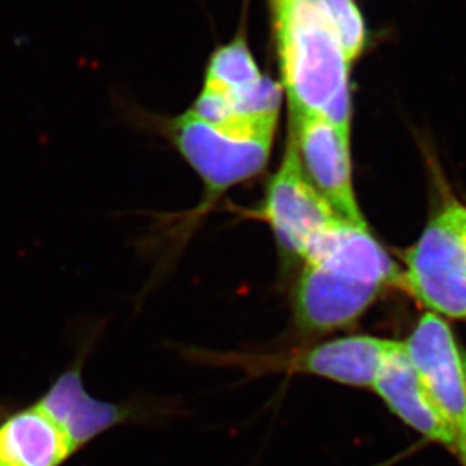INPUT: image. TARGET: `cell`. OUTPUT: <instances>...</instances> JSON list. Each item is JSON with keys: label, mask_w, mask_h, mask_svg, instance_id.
<instances>
[{"label": "cell", "mask_w": 466, "mask_h": 466, "mask_svg": "<svg viewBox=\"0 0 466 466\" xmlns=\"http://www.w3.org/2000/svg\"><path fill=\"white\" fill-rule=\"evenodd\" d=\"M291 114L323 116L349 132V64L325 0L273 2Z\"/></svg>", "instance_id": "cell-1"}, {"label": "cell", "mask_w": 466, "mask_h": 466, "mask_svg": "<svg viewBox=\"0 0 466 466\" xmlns=\"http://www.w3.org/2000/svg\"><path fill=\"white\" fill-rule=\"evenodd\" d=\"M128 124L162 137L189 163L206 187V203L195 211L194 218L210 206L229 187L257 176L268 165L270 139H247L216 130L187 110L180 115H160L141 106H121Z\"/></svg>", "instance_id": "cell-2"}, {"label": "cell", "mask_w": 466, "mask_h": 466, "mask_svg": "<svg viewBox=\"0 0 466 466\" xmlns=\"http://www.w3.org/2000/svg\"><path fill=\"white\" fill-rule=\"evenodd\" d=\"M403 284L438 316L466 319V242L449 215L431 220L406 256Z\"/></svg>", "instance_id": "cell-3"}, {"label": "cell", "mask_w": 466, "mask_h": 466, "mask_svg": "<svg viewBox=\"0 0 466 466\" xmlns=\"http://www.w3.org/2000/svg\"><path fill=\"white\" fill-rule=\"evenodd\" d=\"M96 334L80 348L79 355L57 376L36 403L66 431L77 450L91 444L98 436L114 427L127 422L155 421L156 414L162 412L155 400L123 401L109 403L91 396L84 383V364L93 348Z\"/></svg>", "instance_id": "cell-4"}, {"label": "cell", "mask_w": 466, "mask_h": 466, "mask_svg": "<svg viewBox=\"0 0 466 466\" xmlns=\"http://www.w3.org/2000/svg\"><path fill=\"white\" fill-rule=\"evenodd\" d=\"M403 346L418 378L456 431L458 450L466 444V387L462 355L453 332L447 321L429 312Z\"/></svg>", "instance_id": "cell-5"}, {"label": "cell", "mask_w": 466, "mask_h": 466, "mask_svg": "<svg viewBox=\"0 0 466 466\" xmlns=\"http://www.w3.org/2000/svg\"><path fill=\"white\" fill-rule=\"evenodd\" d=\"M264 218L272 225L281 247L302 258L309 243L339 218L305 176L291 137L281 167L268 185Z\"/></svg>", "instance_id": "cell-6"}, {"label": "cell", "mask_w": 466, "mask_h": 466, "mask_svg": "<svg viewBox=\"0 0 466 466\" xmlns=\"http://www.w3.org/2000/svg\"><path fill=\"white\" fill-rule=\"evenodd\" d=\"M291 139L312 186L339 218L362 224L364 219L353 194L349 132L319 115L291 114Z\"/></svg>", "instance_id": "cell-7"}, {"label": "cell", "mask_w": 466, "mask_h": 466, "mask_svg": "<svg viewBox=\"0 0 466 466\" xmlns=\"http://www.w3.org/2000/svg\"><path fill=\"white\" fill-rule=\"evenodd\" d=\"M305 263L371 284L379 289L403 284V275L388 252L370 234L365 222L332 220L305 252Z\"/></svg>", "instance_id": "cell-8"}, {"label": "cell", "mask_w": 466, "mask_h": 466, "mask_svg": "<svg viewBox=\"0 0 466 466\" xmlns=\"http://www.w3.org/2000/svg\"><path fill=\"white\" fill-rule=\"evenodd\" d=\"M382 289L305 264L296 287L295 312L300 328L329 332L352 325L378 299Z\"/></svg>", "instance_id": "cell-9"}, {"label": "cell", "mask_w": 466, "mask_h": 466, "mask_svg": "<svg viewBox=\"0 0 466 466\" xmlns=\"http://www.w3.org/2000/svg\"><path fill=\"white\" fill-rule=\"evenodd\" d=\"M77 451L36 401L0 405V466H62Z\"/></svg>", "instance_id": "cell-10"}, {"label": "cell", "mask_w": 466, "mask_h": 466, "mask_svg": "<svg viewBox=\"0 0 466 466\" xmlns=\"http://www.w3.org/2000/svg\"><path fill=\"white\" fill-rule=\"evenodd\" d=\"M371 388L401 421L429 440L456 450V431L418 378L403 343L394 341Z\"/></svg>", "instance_id": "cell-11"}, {"label": "cell", "mask_w": 466, "mask_h": 466, "mask_svg": "<svg viewBox=\"0 0 466 466\" xmlns=\"http://www.w3.org/2000/svg\"><path fill=\"white\" fill-rule=\"evenodd\" d=\"M394 341L355 335L319 344L293 361L296 370L352 387H373Z\"/></svg>", "instance_id": "cell-12"}, {"label": "cell", "mask_w": 466, "mask_h": 466, "mask_svg": "<svg viewBox=\"0 0 466 466\" xmlns=\"http://www.w3.org/2000/svg\"><path fill=\"white\" fill-rule=\"evenodd\" d=\"M261 77L263 75L248 49L247 41L238 36L228 45L218 47L211 55L203 89L219 94L234 93L256 84Z\"/></svg>", "instance_id": "cell-13"}, {"label": "cell", "mask_w": 466, "mask_h": 466, "mask_svg": "<svg viewBox=\"0 0 466 466\" xmlns=\"http://www.w3.org/2000/svg\"><path fill=\"white\" fill-rule=\"evenodd\" d=\"M330 22L349 62L357 59L365 45V25L355 0H325Z\"/></svg>", "instance_id": "cell-14"}, {"label": "cell", "mask_w": 466, "mask_h": 466, "mask_svg": "<svg viewBox=\"0 0 466 466\" xmlns=\"http://www.w3.org/2000/svg\"><path fill=\"white\" fill-rule=\"evenodd\" d=\"M445 213L449 215L454 227L462 234L463 240L466 242V208L462 204L451 203L445 208Z\"/></svg>", "instance_id": "cell-15"}, {"label": "cell", "mask_w": 466, "mask_h": 466, "mask_svg": "<svg viewBox=\"0 0 466 466\" xmlns=\"http://www.w3.org/2000/svg\"><path fill=\"white\" fill-rule=\"evenodd\" d=\"M461 355H462V367H463V374H465V387H466V350H461Z\"/></svg>", "instance_id": "cell-16"}, {"label": "cell", "mask_w": 466, "mask_h": 466, "mask_svg": "<svg viewBox=\"0 0 466 466\" xmlns=\"http://www.w3.org/2000/svg\"><path fill=\"white\" fill-rule=\"evenodd\" d=\"M273 2H277V0H272V4H273Z\"/></svg>", "instance_id": "cell-17"}]
</instances>
